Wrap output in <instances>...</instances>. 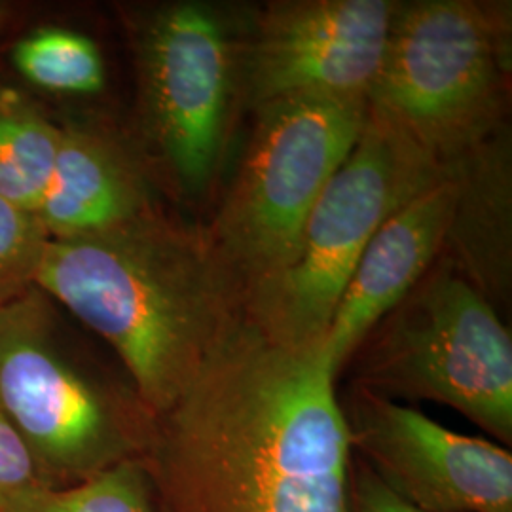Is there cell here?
<instances>
[{
    "label": "cell",
    "mask_w": 512,
    "mask_h": 512,
    "mask_svg": "<svg viewBox=\"0 0 512 512\" xmlns=\"http://www.w3.org/2000/svg\"><path fill=\"white\" fill-rule=\"evenodd\" d=\"M325 340L293 346L245 313L143 456L156 512H348L351 444Z\"/></svg>",
    "instance_id": "6da1fadb"
},
{
    "label": "cell",
    "mask_w": 512,
    "mask_h": 512,
    "mask_svg": "<svg viewBox=\"0 0 512 512\" xmlns=\"http://www.w3.org/2000/svg\"><path fill=\"white\" fill-rule=\"evenodd\" d=\"M35 285L114 349L154 416L245 313L207 230L158 207L107 230L48 239Z\"/></svg>",
    "instance_id": "7a4b0ae2"
},
{
    "label": "cell",
    "mask_w": 512,
    "mask_h": 512,
    "mask_svg": "<svg viewBox=\"0 0 512 512\" xmlns=\"http://www.w3.org/2000/svg\"><path fill=\"white\" fill-rule=\"evenodd\" d=\"M511 10L480 0L397 2L368 110L450 169L503 124Z\"/></svg>",
    "instance_id": "3957f363"
},
{
    "label": "cell",
    "mask_w": 512,
    "mask_h": 512,
    "mask_svg": "<svg viewBox=\"0 0 512 512\" xmlns=\"http://www.w3.org/2000/svg\"><path fill=\"white\" fill-rule=\"evenodd\" d=\"M353 361L351 385L450 406L511 446V330L448 253L366 334Z\"/></svg>",
    "instance_id": "277c9868"
},
{
    "label": "cell",
    "mask_w": 512,
    "mask_h": 512,
    "mask_svg": "<svg viewBox=\"0 0 512 512\" xmlns=\"http://www.w3.org/2000/svg\"><path fill=\"white\" fill-rule=\"evenodd\" d=\"M0 408L46 486H69L145 456L154 414L103 380L61 334L57 304L31 287L0 308Z\"/></svg>",
    "instance_id": "5b68a950"
},
{
    "label": "cell",
    "mask_w": 512,
    "mask_h": 512,
    "mask_svg": "<svg viewBox=\"0 0 512 512\" xmlns=\"http://www.w3.org/2000/svg\"><path fill=\"white\" fill-rule=\"evenodd\" d=\"M444 171L368 110L357 145L313 205L294 255L245 294V315L275 340L323 342L368 241Z\"/></svg>",
    "instance_id": "8992f818"
},
{
    "label": "cell",
    "mask_w": 512,
    "mask_h": 512,
    "mask_svg": "<svg viewBox=\"0 0 512 512\" xmlns=\"http://www.w3.org/2000/svg\"><path fill=\"white\" fill-rule=\"evenodd\" d=\"M255 114L236 179L205 228L243 300L291 260L313 205L365 129L368 103L293 99Z\"/></svg>",
    "instance_id": "52a82bcc"
},
{
    "label": "cell",
    "mask_w": 512,
    "mask_h": 512,
    "mask_svg": "<svg viewBox=\"0 0 512 512\" xmlns=\"http://www.w3.org/2000/svg\"><path fill=\"white\" fill-rule=\"evenodd\" d=\"M249 16L202 0L167 2L137 35L145 131L173 181L203 194L219 171L236 105Z\"/></svg>",
    "instance_id": "ba28073f"
},
{
    "label": "cell",
    "mask_w": 512,
    "mask_h": 512,
    "mask_svg": "<svg viewBox=\"0 0 512 512\" xmlns=\"http://www.w3.org/2000/svg\"><path fill=\"white\" fill-rule=\"evenodd\" d=\"M395 10V0H279L249 14L241 103H368Z\"/></svg>",
    "instance_id": "9c48e42d"
},
{
    "label": "cell",
    "mask_w": 512,
    "mask_h": 512,
    "mask_svg": "<svg viewBox=\"0 0 512 512\" xmlns=\"http://www.w3.org/2000/svg\"><path fill=\"white\" fill-rule=\"evenodd\" d=\"M340 406L351 450L406 505L421 512H512V456L505 446L459 435L357 385H349Z\"/></svg>",
    "instance_id": "30bf717a"
},
{
    "label": "cell",
    "mask_w": 512,
    "mask_h": 512,
    "mask_svg": "<svg viewBox=\"0 0 512 512\" xmlns=\"http://www.w3.org/2000/svg\"><path fill=\"white\" fill-rule=\"evenodd\" d=\"M458 165L389 215L366 245L334 311L325 349L336 374L374 325L410 293L446 251L458 213Z\"/></svg>",
    "instance_id": "8fae6325"
},
{
    "label": "cell",
    "mask_w": 512,
    "mask_h": 512,
    "mask_svg": "<svg viewBox=\"0 0 512 512\" xmlns=\"http://www.w3.org/2000/svg\"><path fill=\"white\" fill-rule=\"evenodd\" d=\"M154 207L147 179L124 145L105 129L61 126L54 169L35 211L48 239L107 230Z\"/></svg>",
    "instance_id": "7c38bea8"
},
{
    "label": "cell",
    "mask_w": 512,
    "mask_h": 512,
    "mask_svg": "<svg viewBox=\"0 0 512 512\" xmlns=\"http://www.w3.org/2000/svg\"><path fill=\"white\" fill-rule=\"evenodd\" d=\"M61 126L21 93L0 88V196L35 215L48 186Z\"/></svg>",
    "instance_id": "4fadbf2b"
},
{
    "label": "cell",
    "mask_w": 512,
    "mask_h": 512,
    "mask_svg": "<svg viewBox=\"0 0 512 512\" xmlns=\"http://www.w3.org/2000/svg\"><path fill=\"white\" fill-rule=\"evenodd\" d=\"M10 57L16 71L40 90L92 95L105 86L97 44L69 29H38L18 40Z\"/></svg>",
    "instance_id": "5bb4252c"
},
{
    "label": "cell",
    "mask_w": 512,
    "mask_h": 512,
    "mask_svg": "<svg viewBox=\"0 0 512 512\" xmlns=\"http://www.w3.org/2000/svg\"><path fill=\"white\" fill-rule=\"evenodd\" d=\"M0 512H156L143 459H129L69 486H35Z\"/></svg>",
    "instance_id": "9a60e30c"
},
{
    "label": "cell",
    "mask_w": 512,
    "mask_h": 512,
    "mask_svg": "<svg viewBox=\"0 0 512 512\" xmlns=\"http://www.w3.org/2000/svg\"><path fill=\"white\" fill-rule=\"evenodd\" d=\"M46 243L37 217L0 196V308L35 287Z\"/></svg>",
    "instance_id": "2e32d148"
},
{
    "label": "cell",
    "mask_w": 512,
    "mask_h": 512,
    "mask_svg": "<svg viewBox=\"0 0 512 512\" xmlns=\"http://www.w3.org/2000/svg\"><path fill=\"white\" fill-rule=\"evenodd\" d=\"M40 484L44 482L38 475L35 459L0 408V511L14 497Z\"/></svg>",
    "instance_id": "e0dca14e"
},
{
    "label": "cell",
    "mask_w": 512,
    "mask_h": 512,
    "mask_svg": "<svg viewBox=\"0 0 512 512\" xmlns=\"http://www.w3.org/2000/svg\"><path fill=\"white\" fill-rule=\"evenodd\" d=\"M348 512H421L391 494L357 459L349 478Z\"/></svg>",
    "instance_id": "ac0fdd59"
},
{
    "label": "cell",
    "mask_w": 512,
    "mask_h": 512,
    "mask_svg": "<svg viewBox=\"0 0 512 512\" xmlns=\"http://www.w3.org/2000/svg\"><path fill=\"white\" fill-rule=\"evenodd\" d=\"M0 12H2V8H0Z\"/></svg>",
    "instance_id": "d6986e66"
}]
</instances>
